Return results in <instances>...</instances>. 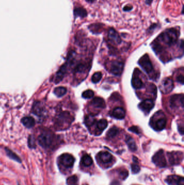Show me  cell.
I'll list each match as a JSON object with an SVG mask.
<instances>
[{
	"mask_svg": "<svg viewBox=\"0 0 184 185\" xmlns=\"http://www.w3.org/2000/svg\"><path fill=\"white\" fill-rule=\"evenodd\" d=\"M178 35L179 32L176 29H169L161 34L158 37V41L163 42L167 46H171L176 44Z\"/></svg>",
	"mask_w": 184,
	"mask_h": 185,
	"instance_id": "cell-1",
	"label": "cell"
},
{
	"mask_svg": "<svg viewBox=\"0 0 184 185\" xmlns=\"http://www.w3.org/2000/svg\"><path fill=\"white\" fill-rule=\"evenodd\" d=\"M73 121V118L67 112H63L60 114L55 121L56 128L58 130L65 129L70 126Z\"/></svg>",
	"mask_w": 184,
	"mask_h": 185,
	"instance_id": "cell-2",
	"label": "cell"
},
{
	"mask_svg": "<svg viewBox=\"0 0 184 185\" xmlns=\"http://www.w3.org/2000/svg\"><path fill=\"white\" fill-rule=\"evenodd\" d=\"M55 135L50 131H44L39 136V144L44 148H48L52 146L55 141Z\"/></svg>",
	"mask_w": 184,
	"mask_h": 185,
	"instance_id": "cell-3",
	"label": "cell"
},
{
	"mask_svg": "<svg viewBox=\"0 0 184 185\" xmlns=\"http://www.w3.org/2000/svg\"><path fill=\"white\" fill-rule=\"evenodd\" d=\"M75 158L71 154L64 153L60 155L58 158V165L62 168H71L73 167Z\"/></svg>",
	"mask_w": 184,
	"mask_h": 185,
	"instance_id": "cell-4",
	"label": "cell"
},
{
	"mask_svg": "<svg viewBox=\"0 0 184 185\" xmlns=\"http://www.w3.org/2000/svg\"><path fill=\"white\" fill-rule=\"evenodd\" d=\"M138 63L148 74H150L153 72V65L148 54H145L139 60Z\"/></svg>",
	"mask_w": 184,
	"mask_h": 185,
	"instance_id": "cell-5",
	"label": "cell"
},
{
	"mask_svg": "<svg viewBox=\"0 0 184 185\" xmlns=\"http://www.w3.org/2000/svg\"><path fill=\"white\" fill-rule=\"evenodd\" d=\"M152 161L157 166L161 168L166 167L167 162L163 150H160L154 155Z\"/></svg>",
	"mask_w": 184,
	"mask_h": 185,
	"instance_id": "cell-6",
	"label": "cell"
},
{
	"mask_svg": "<svg viewBox=\"0 0 184 185\" xmlns=\"http://www.w3.org/2000/svg\"><path fill=\"white\" fill-rule=\"evenodd\" d=\"M169 162L172 165L179 164L183 160V153L181 152H172L167 153Z\"/></svg>",
	"mask_w": 184,
	"mask_h": 185,
	"instance_id": "cell-7",
	"label": "cell"
},
{
	"mask_svg": "<svg viewBox=\"0 0 184 185\" xmlns=\"http://www.w3.org/2000/svg\"><path fill=\"white\" fill-rule=\"evenodd\" d=\"M159 116V117L157 118L158 119H154V120L152 119V120H153V122L152 121L151 122V124H153V125H152V126L153 127V128L157 131H160L163 130L165 128L166 125V118H165V117L164 116L163 117V115L161 117L160 116V115Z\"/></svg>",
	"mask_w": 184,
	"mask_h": 185,
	"instance_id": "cell-8",
	"label": "cell"
},
{
	"mask_svg": "<svg viewBox=\"0 0 184 185\" xmlns=\"http://www.w3.org/2000/svg\"><path fill=\"white\" fill-rule=\"evenodd\" d=\"M124 69V63L121 62H112L110 65V72L112 74L120 76Z\"/></svg>",
	"mask_w": 184,
	"mask_h": 185,
	"instance_id": "cell-9",
	"label": "cell"
},
{
	"mask_svg": "<svg viewBox=\"0 0 184 185\" xmlns=\"http://www.w3.org/2000/svg\"><path fill=\"white\" fill-rule=\"evenodd\" d=\"M173 81L170 78H167L163 81L161 86V90L164 93H169L173 88Z\"/></svg>",
	"mask_w": 184,
	"mask_h": 185,
	"instance_id": "cell-10",
	"label": "cell"
},
{
	"mask_svg": "<svg viewBox=\"0 0 184 185\" xmlns=\"http://www.w3.org/2000/svg\"><path fill=\"white\" fill-rule=\"evenodd\" d=\"M170 105L172 108H176L179 105L183 107L184 105V97L182 95H174L171 96L170 100Z\"/></svg>",
	"mask_w": 184,
	"mask_h": 185,
	"instance_id": "cell-11",
	"label": "cell"
},
{
	"mask_svg": "<svg viewBox=\"0 0 184 185\" xmlns=\"http://www.w3.org/2000/svg\"><path fill=\"white\" fill-rule=\"evenodd\" d=\"M166 182L169 185H184V177L177 175H170L167 177Z\"/></svg>",
	"mask_w": 184,
	"mask_h": 185,
	"instance_id": "cell-12",
	"label": "cell"
},
{
	"mask_svg": "<svg viewBox=\"0 0 184 185\" xmlns=\"http://www.w3.org/2000/svg\"><path fill=\"white\" fill-rule=\"evenodd\" d=\"M154 103L152 100L146 99L143 101L142 102L140 103L139 105V107L145 113H148L154 107Z\"/></svg>",
	"mask_w": 184,
	"mask_h": 185,
	"instance_id": "cell-13",
	"label": "cell"
},
{
	"mask_svg": "<svg viewBox=\"0 0 184 185\" xmlns=\"http://www.w3.org/2000/svg\"><path fill=\"white\" fill-rule=\"evenodd\" d=\"M108 38L112 44H118L121 42V39L119 34L114 29L111 28L108 31Z\"/></svg>",
	"mask_w": 184,
	"mask_h": 185,
	"instance_id": "cell-14",
	"label": "cell"
},
{
	"mask_svg": "<svg viewBox=\"0 0 184 185\" xmlns=\"http://www.w3.org/2000/svg\"><path fill=\"white\" fill-rule=\"evenodd\" d=\"M97 157L99 160L104 164L110 163L113 159L112 155L108 152H99L97 155Z\"/></svg>",
	"mask_w": 184,
	"mask_h": 185,
	"instance_id": "cell-15",
	"label": "cell"
},
{
	"mask_svg": "<svg viewBox=\"0 0 184 185\" xmlns=\"http://www.w3.org/2000/svg\"><path fill=\"white\" fill-rule=\"evenodd\" d=\"M132 85L135 89H140L143 87L144 86L143 81L141 80L136 70H135L132 77Z\"/></svg>",
	"mask_w": 184,
	"mask_h": 185,
	"instance_id": "cell-16",
	"label": "cell"
},
{
	"mask_svg": "<svg viewBox=\"0 0 184 185\" xmlns=\"http://www.w3.org/2000/svg\"><path fill=\"white\" fill-rule=\"evenodd\" d=\"M112 116L117 119H123L125 116V111L122 107H116L112 111Z\"/></svg>",
	"mask_w": 184,
	"mask_h": 185,
	"instance_id": "cell-17",
	"label": "cell"
},
{
	"mask_svg": "<svg viewBox=\"0 0 184 185\" xmlns=\"http://www.w3.org/2000/svg\"><path fill=\"white\" fill-rule=\"evenodd\" d=\"M67 64H64L63 66L61 67L60 70L57 72L55 79V83H57L62 80L63 77L65 75V73L67 72Z\"/></svg>",
	"mask_w": 184,
	"mask_h": 185,
	"instance_id": "cell-18",
	"label": "cell"
},
{
	"mask_svg": "<svg viewBox=\"0 0 184 185\" xmlns=\"http://www.w3.org/2000/svg\"><path fill=\"white\" fill-rule=\"evenodd\" d=\"M91 105L96 108H104L106 107L105 102L103 99L99 97H95L91 101Z\"/></svg>",
	"mask_w": 184,
	"mask_h": 185,
	"instance_id": "cell-19",
	"label": "cell"
},
{
	"mask_svg": "<svg viewBox=\"0 0 184 185\" xmlns=\"http://www.w3.org/2000/svg\"><path fill=\"white\" fill-rule=\"evenodd\" d=\"M22 123L24 126L26 127L27 128H30L34 127L35 124V121L33 118L31 116H26L24 117L22 119Z\"/></svg>",
	"mask_w": 184,
	"mask_h": 185,
	"instance_id": "cell-20",
	"label": "cell"
},
{
	"mask_svg": "<svg viewBox=\"0 0 184 185\" xmlns=\"http://www.w3.org/2000/svg\"><path fill=\"white\" fill-rule=\"evenodd\" d=\"M5 152L6 154L10 159L15 161L16 162L21 163L22 160H21L20 157H18L17 154H16L14 152H13L12 151H11V149H8L7 148H5Z\"/></svg>",
	"mask_w": 184,
	"mask_h": 185,
	"instance_id": "cell-21",
	"label": "cell"
},
{
	"mask_svg": "<svg viewBox=\"0 0 184 185\" xmlns=\"http://www.w3.org/2000/svg\"><path fill=\"white\" fill-rule=\"evenodd\" d=\"M126 144L129 149L132 152H135L137 149V147L136 146V144L135 143V140L131 136H129V135L126 136Z\"/></svg>",
	"mask_w": 184,
	"mask_h": 185,
	"instance_id": "cell-22",
	"label": "cell"
},
{
	"mask_svg": "<svg viewBox=\"0 0 184 185\" xmlns=\"http://www.w3.org/2000/svg\"><path fill=\"white\" fill-rule=\"evenodd\" d=\"M89 69V65L86 63H80L75 68V73H84Z\"/></svg>",
	"mask_w": 184,
	"mask_h": 185,
	"instance_id": "cell-23",
	"label": "cell"
},
{
	"mask_svg": "<svg viewBox=\"0 0 184 185\" xmlns=\"http://www.w3.org/2000/svg\"><path fill=\"white\" fill-rule=\"evenodd\" d=\"M74 15L76 18L80 17L81 18H84L87 16V11L82 7H77L74 10Z\"/></svg>",
	"mask_w": 184,
	"mask_h": 185,
	"instance_id": "cell-24",
	"label": "cell"
},
{
	"mask_svg": "<svg viewBox=\"0 0 184 185\" xmlns=\"http://www.w3.org/2000/svg\"><path fill=\"white\" fill-rule=\"evenodd\" d=\"M81 164L86 167L90 166L93 164V160L91 157L88 154L83 155L81 159Z\"/></svg>",
	"mask_w": 184,
	"mask_h": 185,
	"instance_id": "cell-25",
	"label": "cell"
},
{
	"mask_svg": "<svg viewBox=\"0 0 184 185\" xmlns=\"http://www.w3.org/2000/svg\"><path fill=\"white\" fill-rule=\"evenodd\" d=\"M67 89L64 87H58L56 88L54 90L55 94L57 96V97H62L63 95H65L67 92Z\"/></svg>",
	"mask_w": 184,
	"mask_h": 185,
	"instance_id": "cell-26",
	"label": "cell"
},
{
	"mask_svg": "<svg viewBox=\"0 0 184 185\" xmlns=\"http://www.w3.org/2000/svg\"><path fill=\"white\" fill-rule=\"evenodd\" d=\"M107 126H108V121L104 118L99 120L97 124V127L99 131H103L104 129L106 128Z\"/></svg>",
	"mask_w": 184,
	"mask_h": 185,
	"instance_id": "cell-27",
	"label": "cell"
},
{
	"mask_svg": "<svg viewBox=\"0 0 184 185\" xmlns=\"http://www.w3.org/2000/svg\"><path fill=\"white\" fill-rule=\"evenodd\" d=\"M95 120H96L94 118V116L90 114L86 116L85 120H84V122H85L86 126H87L88 127H90L92 126L93 124L95 123Z\"/></svg>",
	"mask_w": 184,
	"mask_h": 185,
	"instance_id": "cell-28",
	"label": "cell"
},
{
	"mask_svg": "<svg viewBox=\"0 0 184 185\" xmlns=\"http://www.w3.org/2000/svg\"><path fill=\"white\" fill-rule=\"evenodd\" d=\"M78 179L76 175L68 177L67 180V185H78Z\"/></svg>",
	"mask_w": 184,
	"mask_h": 185,
	"instance_id": "cell-29",
	"label": "cell"
},
{
	"mask_svg": "<svg viewBox=\"0 0 184 185\" xmlns=\"http://www.w3.org/2000/svg\"><path fill=\"white\" fill-rule=\"evenodd\" d=\"M118 132V129L116 127H113L112 128L109 129V131L107 133L106 136L108 138H113L117 135Z\"/></svg>",
	"mask_w": 184,
	"mask_h": 185,
	"instance_id": "cell-30",
	"label": "cell"
},
{
	"mask_svg": "<svg viewBox=\"0 0 184 185\" xmlns=\"http://www.w3.org/2000/svg\"><path fill=\"white\" fill-rule=\"evenodd\" d=\"M102 26L101 25H99V24H93L89 27V28L90 31L94 33H98L101 31Z\"/></svg>",
	"mask_w": 184,
	"mask_h": 185,
	"instance_id": "cell-31",
	"label": "cell"
},
{
	"mask_svg": "<svg viewBox=\"0 0 184 185\" xmlns=\"http://www.w3.org/2000/svg\"><path fill=\"white\" fill-rule=\"evenodd\" d=\"M102 74L101 72H96L92 75L91 80L94 83H97L101 80Z\"/></svg>",
	"mask_w": 184,
	"mask_h": 185,
	"instance_id": "cell-32",
	"label": "cell"
},
{
	"mask_svg": "<svg viewBox=\"0 0 184 185\" xmlns=\"http://www.w3.org/2000/svg\"><path fill=\"white\" fill-rule=\"evenodd\" d=\"M129 175V172L125 169L120 170L119 172V177L122 180H125L127 178Z\"/></svg>",
	"mask_w": 184,
	"mask_h": 185,
	"instance_id": "cell-33",
	"label": "cell"
},
{
	"mask_svg": "<svg viewBox=\"0 0 184 185\" xmlns=\"http://www.w3.org/2000/svg\"><path fill=\"white\" fill-rule=\"evenodd\" d=\"M93 96H94V92L92 90H90V89L86 90L82 94L83 98H85V99H90V98H92Z\"/></svg>",
	"mask_w": 184,
	"mask_h": 185,
	"instance_id": "cell-34",
	"label": "cell"
},
{
	"mask_svg": "<svg viewBox=\"0 0 184 185\" xmlns=\"http://www.w3.org/2000/svg\"><path fill=\"white\" fill-rule=\"evenodd\" d=\"M28 146L30 148H35L36 147L35 140L33 135L29 136L28 139Z\"/></svg>",
	"mask_w": 184,
	"mask_h": 185,
	"instance_id": "cell-35",
	"label": "cell"
},
{
	"mask_svg": "<svg viewBox=\"0 0 184 185\" xmlns=\"http://www.w3.org/2000/svg\"><path fill=\"white\" fill-rule=\"evenodd\" d=\"M33 111L34 113H35L36 115H39L40 114H41L42 108L41 106L39 105V103H36L35 105H34V108H33Z\"/></svg>",
	"mask_w": 184,
	"mask_h": 185,
	"instance_id": "cell-36",
	"label": "cell"
},
{
	"mask_svg": "<svg viewBox=\"0 0 184 185\" xmlns=\"http://www.w3.org/2000/svg\"><path fill=\"white\" fill-rule=\"evenodd\" d=\"M140 167L137 163H135V164H131V170L133 174L138 173L140 171Z\"/></svg>",
	"mask_w": 184,
	"mask_h": 185,
	"instance_id": "cell-37",
	"label": "cell"
},
{
	"mask_svg": "<svg viewBox=\"0 0 184 185\" xmlns=\"http://www.w3.org/2000/svg\"><path fill=\"white\" fill-rule=\"evenodd\" d=\"M148 92H150V93H152L153 94H156L157 88H156V86L151 83L150 85L148 86Z\"/></svg>",
	"mask_w": 184,
	"mask_h": 185,
	"instance_id": "cell-38",
	"label": "cell"
},
{
	"mask_svg": "<svg viewBox=\"0 0 184 185\" xmlns=\"http://www.w3.org/2000/svg\"><path fill=\"white\" fill-rule=\"evenodd\" d=\"M129 131H132V132H133L137 134H139V133H140L138 128L137 127H136V126L131 127L130 128H129Z\"/></svg>",
	"mask_w": 184,
	"mask_h": 185,
	"instance_id": "cell-39",
	"label": "cell"
},
{
	"mask_svg": "<svg viewBox=\"0 0 184 185\" xmlns=\"http://www.w3.org/2000/svg\"><path fill=\"white\" fill-rule=\"evenodd\" d=\"M176 79H177V81L182 85L184 83V75L183 74L179 75L176 78Z\"/></svg>",
	"mask_w": 184,
	"mask_h": 185,
	"instance_id": "cell-40",
	"label": "cell"
},
{
	"mask_svg": "<svg viewBox=\"0 0 184 185\" xmlns=\"http://www.w3.org/2000/svg\"><path fill=\"white\" fill-rule=\"evenodd\" d=\"M132 9V6H131V5H126V6H125L124 7V10L125 11H130V10H131Z\"/></svg>",
	"mask_w": 184,
	"mask_h": 185,
	"instance_id": "cell-41",
	"label": "cell"
},
{
	"mask_svg": "<svg viewBox=\"0 0 184 185\" xmlns=\"http://www.w3.org/2000/svg\"><path fill=\"white\" fill-rule=\"evenodd\" d=\"M152 1H153V0H146L145 3H146V5H151V3H152Z\"/></svg>",
	"mask_w": 184,
	"mask_h": 185,
	"instance_id": "cell-42",
	"label": "cell"
},
{
	"mask_svg": "<svg viewBox=\"0 0 184 185\" xmlns=\"http://www.w3.org/2000/svg\"><path fill=\"white\" fill-rule=\"evenodd\" d=\"M133 162H134V163H137V164L138 162V158L137 157H133Z\"/></svg>",
	"mask_w": 184,
	"mask_h": 185,
	"instance_id": "cell-43",
	"label": "cell"
},
{
	"mask_svg": "<svg viewBox=\"0 0 184 185\" xmlns=\"http://www.w3.org/2000/svg\"><path fill=\"white\" fill-rule=\"evenodd\" d=\"M86 2H88L89 3H92L95 1V0H86Z\"/></svg>",
	"mask_w": 184,
	"mask_h": 185,
	"instance_id": "cell-44",
	"label": "cell"
},
{
	"mask_svg": "<svg viewBox=\"0 0 184 185\" xmlns=\"http://www.w3.org/2000/svg\"><path fill=\"white\" fill-rule=\"evenodd\" d=\"M18 185H19V184H18Z\"/></svg>",
	"mask_w": 184,
	"mask_h": 185,
	"instance_id": "cell-45",
	"label": "cell"
}]
</instances>
